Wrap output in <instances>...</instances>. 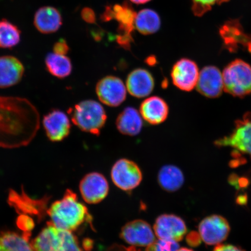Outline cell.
I'll list each match as a JSON object with an SVG mask.
<instances>
[{"instance_id": "obj_1", "label": "cell", "mask_w": 251, "mask_h": 251, "mask_svg": "<svg viewBox=\"0 0 251 251\" xmlns=\"http://www.w3.org/2000/svg\"><path fill=\"white\" fill-rule=\"evenodd\" d=\"M40 126L38 110L29 100L0 96V147L16 149L27 146Z\"/></svg>"}, {"instance_id": "obj_2", "label": "cell", "mask_w": 251, "mask_h": 251, "mask_svg": "<svg viewBox=\"0 0 251 251\" xmlns=\"http://www.w3.org/2000/svg\"><path fill=\"white\" fill-rule=\"evenodd\" d=\"M47 213L50 223L55 227L72 232L92 219L87 207L71 190L66 191L61 200L52 203Z\"/></svg>"}, {"instance_id": "obj_3", "label": "cell", "mask_w": 251, "mask_h": 251, "mask_svg": "<svg viewBox=\"0 0 251 251\" xmlns=\"http://www.w3.org/2000/svg\"><path fill=\"white\" fill-rule=\"evenodd\" d=\"M68 114L79 129L94 135L100 134L107 118L102 106L92 100L77 103L69 109Z\"/></svg>"}, {"instance_id": "obj_4", "label": "cell", "mask_w": 251, "mask_h": 251, "mask_svg": "<svg viewBox=\"0 0 251 251\" xmlns=\"http://www.w3.org/2000/svg\"><path fill=\"white\" fill-rule=\"evenodd\" d=\"M34 251H83L72 231L62 230L49 223L32 243Z\"/></svg>"}, {"instance_id": "obj_5", "label": "cell", "mask_w": 251, "mask_h": 251, "mask_svg": "<svg viewBox=\"0 0 251 251\" xmlns=\"http://www.w3.org/2000/svg\"><path fill=\"white\" fill-rule=\"evenodd\" d=\"M224 90L234 97L242 98L251 93V66L241 59L227 65L222 74Z\"/></svg>"}, {"instance_id": "obj_6", "label": "cell", "mask_w": 251, "mask_h": 251, "mask_svg": "<svg viewBox=\"0 0 251 251\" xmlns=\"http://www.w3.org/2000/svg\"><path fill=\"white\" fill-rule=\"evenodd\" d=\"M215 145L218 147H231L234 150L233 156L235 158L247 155L251 159V113L247 112L242 119L235 122L232 133L216 140Z\"/></svg>"}, {"instance_id": "obj_7", "label": "cell", "mask_w": 251, "mask_h": 251, "mask_svg": "<svg viewBox=\"0 0 251 251\" xmlns=\"http://www.w3.org/2000/svg\"><path fill=\"white\" fill-rule=\"evenodd\" d=\"M111 178L116 186L128 191L139 186L143 175L136 163L129 159H121L112 166Z\"/></svg>"}, {"instance_id": "obj_8", "label": "cell", "mask_w": 251, "mask_h": 251, "mask_svg": "<svg viewBox=\"0 0 251 251\" xmlns=\"http://www.w3.org/2000/svg\"><path fill=\"white\" fill-rule=\"evenodd\" d=\"M199 230L204 243L208 246H218L227 239L230 226L223 216L212 215L207 216L200 222Z\"/></svg>"}, {"instance_id": "obj_9", "label": "cell", "mask_w": 251, "mask_h": 251, "mask_svg": "<svg viewBox=\"0 0 251 251\" xmlns=\"http://www.w3.org/2000/svg\"><path fill=\"white\" fill-rule=\"evenodd\" d=\"M126 90L121 78L114 76L102 78L96 86L97 95L100 101L112 107H117L125 101Z\"/></svg>"}, {"instance_id": "obj_10", "label": "cell", "mask_w": 251, "mask_h": 251, "mask_svg": "<svg viewBox=\"0 0 251 251\" xmlns=\"http://www.w3.org/2000/svg\"><path fill=\"white\" fill-rule=\"evenodd\" d=\"M79 189L84 201L89 204H97L108 196L109 184L104 176L100 173L92 172L81 179Z\"/></svg>"}, {"instance_id": "obj_11", "label": "cell", "mask_w": 251, "mask_h": 251, "mask_svg": "<svg viewBox=\"0 0 251 251\" xmlns=\"http://www.w3.org/2000/svg\"><path fill=\"white\" fill-rule=\"evenodd\" d=\"M120 235L126 243L133 247H147L156 240L151 226L141 219L126 224L121 229Z\"/></svg>"}, {"instance_id": "obj_12", "label": "cell", "mask_w": 251, "mask_h": 251, "mask_svg": "<svg viewBox=\"0 0 251 251\" xmlns=\"http://www.w3.org/2000/svg\"><path fill=\"white\" fill-rule=\"evenodd\" d=\"M199 75L196 63L187 58L176 62L171 72L174 85L184 92H190L196 87Z\"/></svg>"}, {"instance_id": "obj_13", "label": "cell", "mask_w": 251, "mask_h": 251, "mask_svg": "<svg viewBox=\"0 0 251 251\" xmlns=\"http://www.w3.org/2000/svg\"><path fill=\"white\" fill-rule=\"evenodd\" d=\"M43 126L46 136L52 142H60L70 135L71 124L65 112L55 109L44 116Z\"/></svg>"}, {"instance_id": "obj_14", "label": "cell", "mask_w": 251, "mask_h": 251, "mask_svg": "<svg viewBox=\"0 0 251 251\" xmlns=\"http://www.w3.org/2000/svg\"><path fill=\"white\" fill-rule=\"evenodd\" d=\"M155 234L159 239L180 241L187 232L184 221L173 214H164L156 219L153 226Z\"/></svg>"}, {"instance_id": "obj_15", "label": "cell", "mask_w": 251, "mask_h": 251, "mask_svg": "<svg viewBox=\"0 0 251 251\" xmlns=\"http://www.w3.org/2000/svg\"><path fill=\"white\" fill-rule=\"evenodd\" d=\"M197 89L201 94L207 98H217L224 90L222 74L214 66H206L199 75Z\"/></svg>"}, {"instance_id": "obj_16", "label": "cell", "mask_w": 251, "mask_h": 251, "mask_svg": "<svg viewBox=\"0 0 251 251\" xmlns=\"http://www.w3.org/2000/svg\"><path fill=\"white\" fill-rule=\"evenodd\" d=\"M24 66L15 56H0V89H6L18 84L23 79Z\"/></svg>"}, {"instance_id": "obj_17", "label": "cell", "mask_w": 251, "mask_h": 251, "mask_svg": "<svg viewBox=\"0 0 251 251\" xmlns=\"http://www.w3.org/2000/svg\"><path fill=\"white\" fill-rule=\"evenodd\" d=\"M154 79L150 72L143 68L131 71L126 80V89L136 98H144L152 92Z\"/></svg>"}, {"instance_id": "obj_18", "label": "cell", "mask_w": 251, "mask_h": 251, "mask_svg": "<svg viewBox=\"0 0 251 251\" xmlns=\"http://www.w3.org/2000/svg\"><path fill=\"white\" fill-rule=\"evenodd\" d=\"M33 24L41 33H54L62 26V15L57 9L51 6H45L36 11L34 16Z\"/></svg>"}, {"instance_id": "obj_19", "label": "cell", "mask_w": 251, "mask_h": 251, "mask_svg": "<svg viewBox=\"0 0 251 251\" xmlns=\"http://www.w3.org/2000/svg\"><path fill=\"white\" fill-rule=\"evenodd\" d=\"M141 117L151 125H159L167 119L169 106L161 97L153 96L146 99L140 108Z\"/></svg>"}, {"instance_id": "obj_20", "label": "cell", "mask_w": 251, "mask_h": 251, "mask_svg": "<svg viewBox=\"0 0 251 251\" xmlns=\"http://www.w3.org/2000/svg\"><path fill=\"white\" fill-rule=\"evenodd\" d=\"M116 124L118 130L122 134L130 136H136L142 129V117L136 109L127 107L118 115Z\"/></svg>"}, {"instance_id": "obj_21", "label": "cell", "mask_w": 251, "mask_h": 251, "mask_svg": "<svg viewBox=\"0 0 251 251\" xmlns=\"http://www.w3.org/2000/svg\"><path fill=\"white\" fill-rule=\"evenodd\" d=\"M158 183L163 189L168 192H175L183 186L184 176L183 172L177 166L168 165L160 169L158 176Z\"/></svg>"}, {"instance_id": "obj_22", "label": "cell", "mask_w": 251, "mask_h": 251, "mask_svg": "<svg viewBox=\"0 0 251 251\" xmlns=\"http://www.w3.org/2000/svg\"><path fill=\"white\" fill-rule=\"evenodd\" d=\"M113 17L119 24L118 33L132 34L136 13L127 1L112 7Z\"/></svg>"}, {"instance_id": "obj_23", "label": "cell", "mask_w": 251, "mask_h": 251, "mask_svg": "<svg viewBox=\"0 0 251 251\" xmlns=\"http://www.w3.org/2000/svg\"><path fill=\"white\" fill-rule=\"evenodd\" d=\"M0 251H34L29 236L12 231L0 233Z\"/></svg>"}, {"instance_id": "obj_24", "label": "cell", "mask_w": 251, "mask_h": 251, "mask_svg": "<svg viewBox=\"0 0 251 251\" xmlns=\"http://www.w3.org/2000/svg\"><path fill=\"white\" fill-rule=\"evenodd\" d=\"M159 15L151 9H144L136 14L134 26L144 35H149L158 31L161 27Z\"/></svg>"}, {"instance_id": "obj_25", "label": "cell", "mask_w": 251, "mask_h": 251, "mask_svg": "<svg viewBox=\"0 0 251 251\" xmlns=\"http://www.w3.org/2000/svg\"><path fill=\"white\" fill-rule=\"evenodd\" d=\"M45 65L47 71L58 78L67 77L72 73V62L67 55L49 53L46 56Z\"/></svg>"}, {"instance_id": "obj_26", "label": "cell", "mask_w": 251, "mask_h": 251, "mask_svg": "<svg viewBox=\"0 0 251 251\" xmlns=\"http://www.w3.org/2000/svg\"><path fill=\"white\" fill-rule=\"evenodd\" d=\"M21 39V31L18 26L6 19L0 20V48H14Z\"/></svg>"}, {"instance_id": "obj_27", "label": "cell", "mask_w": 251, "mask_h": 251, "mask_svg": "<svg viewBox=\"0 0 251 251\" xmlns=\"http://www.w3.org/2000/svg\"><path fill=\"white\" fill-rule=\"evenodd\" d=\"M179 249L177 241L159 239L147 246L146 251H177Z\"/></svg>"}, {"instance_id": "obj_28", "label": "cell", "mask_w": 251, "mask_h": 251, "mask_svg": "<svg viewBox=\"0 0 251 251\" xmlns=\"http://www.w3.org/2000/svg\"><path fill=\"white\" fill-rule=\"evenodd\" d=\"M193 1L194 2V10L197 14L200 7L201 8L202 10L205 11L206 9H209L212 6L224 1V0H193Z\"/></svg>"}, {"instance_id": "obj_29", "label": "cell", "mask_w": 251, "mask_h": 251, "mask_svg": "<svg viewBox=\"0 0 251 251\" xmlns=\"http://www.w3.org/2000/svg\"><path fill=\"white\" fill-rule=\"evenodd\" d=\"M117 42L122 48L130 50L131 43L133 42V37L129 33H118Z\"/></svg>"}, {"instance_id": "obj_30", "label": "cell", "mask_w": 251, "mask_h": 251, "mask_svg": "<svg viewBox=\"0 0 251 251\" xmlns=\"http://www.w3.org/2000/svg\"><path fill=\"white\" fill-rule=\"evenodd\" d=\"M52 50L56 54L66 55L70 51V47L65 40L61 39L55 43Z\"/></svg>"}, {"instance_id": "obj_31", "label": "cell", "mask_w": 251, "mask_h": 251, "mask_svg": "<svg viewBox=\"0 0 251 251\" xmlns=\"http://www.w3.org/2000/svg\"><path fill=\"white\" fill-rule=\"evenodd\" d=\"M18 226L21 229L25 231V234L28 235L30 231L33 227V222L32 219L28 218V216H22L18 219Z\"/></svg>"}, {"instance_id": "obj_32", "label": "cell", "mask_w": 251, "mask_h": 251, "mask_svg": "<svg viewBox=\"0 0 251 251\" xmlns=\"http://www.w3.org/2000/svg\"><path fill=\"white\" fill-rule=\"evenodd\" d=\"M81 17L87 23L93 24L96 23V15L92 8H84L81 12Z\"/></svg>"}, {"instance_id": "obj_33", "label": "cell", "mask_w": 251, "mask_h": 251, "mask_svg": "<svg viewBox=\"0 0 251 251\" xmlns=\"http://www.w3.org/2000/svg\"><path fill=\"white\" fill-rule=\"evenodd\" d=\"M201 237L199 233L196 231H191L186 236V241L191 247H199L201 243Z\"/></svg>"}, {"instance_id": "obj_34", "label": "cell", "mask_w": 251, "mask_h": 251, "mask_svg": "<svg viewBox=\"0 0 251 251\" xmlns=\"http://www.w3.org/2000/svg\"><path fill=\"white\" fill-rule=\"evenodd\" d=\"M213 251H246L240 247L231 244H219Z\"/></svg>"}, {"instance_id": "obj_35", "label": "cell", "mask_w": 251, "mask_h": 251, "mask_svg": "<svg viewBox=\"0 0 251 251\" xmlns=\"http://www.w3.org/2000/svg\"><path fill=\"white\" fill-rule=\"evenodd\" d=\"M101 20L103 22H109L114 20L113 10L111 6H106L105 11L101 15Z\"/></svg>"}, {"instance_id": "obj_36", "label": "cell", "mask_w": 251, "mask_h": 251, "mask_svg": "<svg viewBox=\"0 0 251 251\" xmlns=\"http://www.w3.org/2000/svg\"><path fill=\"white\" fill-rule=\"evenodd\" d=\"M130 1L137 5L144 4L149 2L151 0H130Z\"/></svg>"}, {"instance_id": "obj_37", "label": "cell", "mask_w": 251, "mask_h": 251, "mask_svg": "<svg viewBox=\"0 0 251 251\" xmlns=\"http://www.w3.org/2000/svg\"><path fill=\"white\" fill-rule=\"evenodd\" d=\"M146 61L149 65H153L155 64L156 59L155 58L154 56H150V57L147 58Z\"/></svg>"}, {"instance_id": "obj_38", "label": "cell", "mask_w": 251, "mask_h": 251, "mask_svg": "<svg viewBox=\"0 0 251 251\" xmlns=\"http://www.w3.org/2000/svg\"><path fill=\"white\" fill-rule=\"evenodd\" d=\"M111 251H137L136 250H135L134 248L131 247L129 248V249H125V248H123V249H122V248H120V249L116 250H112Z\"/></svg>"}, {"instance_id": "obj_39", "label": "cell", "mask_w": 251, "mask_h": 251, "mask_svg": "<svg viewBox=\"0 0 251 251\" xmlns=\"http://www.w3.org/2000/svg\"><path fill=\"white\" fill-rule=\"evenodd\" d=\"M247 198L244 196H241L238 198L237 202L240 204H243L246 202Z\"/></svg>"}, {"instance_id": "obj_40", "label": "cell", "mask_w": 251, "mask_h": 251, "mask_svg": "<svg viewBox=\"0 0 251 251\" xmlns=\"http://www.w3.org/2000/svg\"><path fill=\"white\" fill-rule=\"evenodd\" d=\"M177 251H194L193 250L187 249V248H181L179 249Z\"/></svg>"}]
</instances>
